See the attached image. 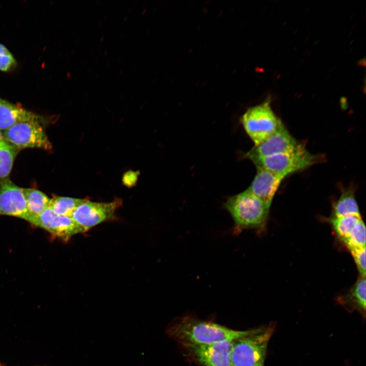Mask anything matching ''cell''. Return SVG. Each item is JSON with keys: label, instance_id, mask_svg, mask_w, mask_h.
<instances>
[{"label": "cell", "instance_id": "2e32d148", "mask_svg": "<svg viewBox=\"0 0 366 366\" xmlns=\"http://www.w3.org/2000/svg\"><path fill=\"white\" fill-rule=\"evenodd\" d=\"M360 215L354 191L351 189L343 191L334 204L332 217Z\"/></svg>", "mask_w": 366, "mask_h": 366}, {"label": "cell", "instance_id": "277c9868", "mask_svg": "<svg viewBox=\"0 0 366 366\" xmlns=\"http://www.w3.org/2000/svg\"><path fill=\"white\" fill-rule=\"evenodd\" d=\"M318 159L317 156L311 154L299 143L290 151L251 161L257 168L267 170L285 178L311 166L317 162Z\"/></svg>", "mask_w": 366, "mask_h": 366}, {"label": "cell", "instance_id": "52a82bcc", "mask_svg": "<svg viewBox=\"0 0 366 366\" xmlns=\"http://www.w3.org/2000/svg\"><path fill=\"white\" fill-rule=\"evenodd\" d=\"M121 204V200L118 199L108 203L93 202L85 200L74 209L71 217L87 231L111 219Z\"/></svg>", "mask_w": 366, "mask_h": 366}, {"label": "cell", "instance_id": "8fae6325", "mask_svg": "<svg viewBox=\"0 0 366 366\" xmlns=\"http://www.w3.org/2000/svg\"><path fill=\"white\" fill-rule=\"evenodd\" d=\"M0 215L14 216L27 221L29 217L22 188L8 178L0 182Z\"/></svg>", "mask_w": 366, "mask_h": 366}, {"label": "cell", "instance_id": "7402d4cb", "mask_svg": "<svg viewBox=\"0 0 366 366\" xmlns=\"http://www.w3.org/2000/svg\"><path fill=\"white\" fill-rule=\"evenodd\" d=\"M16 65V60L11 52L5 46L0 43V71H9Z\"/></svg>", "mask_w": 366, "mask_h": 366}, {"label": "cell", "instance_id": "6da1fadb", "mask_svg": "<svg viewBox=\"0 0 366 366\" xmlns=\"http://www.w3.org/2000/svg\"><path fill=\"white\" fill-rule=\"evenodd\" d=\"M218 323L189 316L176 319L167 329V334L185 348L233 340L247 333Z\"/></svg>", "mask_w": 366, "mask_h": 366}, {"label": "cell", "instance_id": "5bb4252c", "mask_svg": "<svg viewBox=\"0 0 366 366\" xmlns=\"http://www.w3.org/2000/svg\"><path fill=\"white\" fill-rule=\"evenodd\" d=\"M339 301L350 310H356L363 314L365 312V277L360 276L355 284Z\"/></svg>", "mask_w": 366, "mask_h": 366}, {"label": "cell", "instance_id": "3957f363", "mask_svg": "<svg viewBox=\"0 0 366 366\" xmlns=\"http://www.w3.org/2000/svg\"><path fill=\"white\" fill-rule=\"evenodd\" d=\"M272 325L249 329L232 342V366H264L267 348L272 334Z\"/></svg>", "mask_w": 366, "mask_h": 366}, {"label": "cell", "instance_id": "e0dca14e", "mask_svg": "<svg viewBox=\"0 0 366 366\" xmlns=\"http://www.w3.org/2000/svg\"><path fill=\"white\" fill-rule=\"evenodd\" d=\"M19 150L4 138L0 141V180L8 178Z\"/></svg>", "mask_w": 366, "mask_h": 366}, {"label": "cell", "instance_id": "7a4b0ae2", "mask_svg": "<svg viewBox=\"0 0 366 366\" xmlns=\"http://www.w3.org/2000/svg\"><path fill=\"white\" fill-rule=\"evenodd\" d=\"M270 207L247 190L228 197L224 203L225 208L234 221L235 235L240 234L245 229L263 227Z\"/></svg>", "mask_w": 366, "mask_h": 366}, {"label": "cell", "instance_id": "ac0fdd59", "mask_svg": "<svg viewBox=\"0 0 366 366\" xmlns=\"http://www.w3.org/2000/svg\"><path fill=\"white\" fill-rule=\"evenodd\" d=\"M361 220L360 215L331 217L330 221L333 230L343 241Z\"/></svg>", "mask_w": 366, "mask_h": 366}, {"label": "cell", "instance_id": "4fadbf2b", "mask_svg": "<svg viewBox=\"0 0 366 366\" xmlns=\"http://www.w3.org/2000/svg\"><path fill=\"white\" fill-rule=\"evenodd\" d=\"M36 114L0 98V131H6L17 123L32 118Z\"/></svg>", "mask_w": 366, "mask_h": 366}, {"label": "cell", "instance_id": "7c38bea8", "mask_svg": "<svg viewBox=\"0 0 366 366\" xmlns=\"http://www.w3.org/2000/svg\"><path fill=\"white\" fill-rule=\"evenodd\" d=\"M284 178L265 169L257 168V173L247 189L269 205Z\"/></svg>", "mask_w": 366, "mask_h": 366}, {"label": "cell", "instance_id": "ffe728a7", "mask_svg": "<svg viewBox=\"0 0 366 366\" xmlns=\"http://www.w3.org/2000/svg\"><path fill=\"white\" fill-rule=\"evenodd\" d=\"M365 227L361 220L355 227L348 236L342 241L347 248L352 247H365Z\"/></svg>", "mask_w": 366, "mask_h": 366}, {"label": "cell", "instance_id": "cb8c5ba5", "mask_svg": "<svg viewBox=\"0 0 366 366\" xmlns=\"http://www.w3.org/2000/svg\"><path fill=\"white\" fill-rule=\"evenodd\" d=\"M3 138V133H2L1 131H0V141Z\"/></svg>", "mask_w": 366, "mask_h": 366}, {"label": "cell", "instance_id": "603a6c76", "mask_svg": "<svg viewBox=\"0 0 366 366\" xmlns=\"http://www.w3.org/2000/svg\"><path fill=\"white\" fill-rule=\"evenodd\" d=\"M138 175V171H129L124 174L122 181L126 186L132 187L137 182Z\"/></svg>", "mask_w": 366, "mask_h": 366}, {"label": "cell", "instance_id": "5b68a950", "mask_svg": "<svg viewBox=\"0 0 366 366\" xmlns=\"http://www.w3.org/2000/svg\"><path fill=\"white\" fill-rule=\"evenodd\" d=\"M240 121L255 145L274 134L282 123L273 112L269 99L248 109Z\"/></svg>", "mask_w": 366, "mask_h": 366}, {"label": "cell", "instance_id": "8992f818", "mask_svg": "<svg viewBox=\"0 0 366 366\" xmlns=\"http://www.w3.org/2000/svg\"><path fill=\"white\" fill-rule=\"evenodd\" d=\"M42 119L37 114L32 118L17 123L4 131V139L19 150L38 148L51 150L52 146L44 129Z\"/></svg>", "mask_w": 366, "mask_h": 366}, {"label": "cell", "instance_id": "ba28073f", "mask_svg": "<svg viewBox=\"0 0 366 366\" xmlns=\"http://www.w3.org/2000/svg\"><path fill=\"white\" fill-rule=\"evenodd\" d=\"M32 224L48 231L65 241L72 236L86 231L69 216L57 215L47 208L39 216L31 219Z\"/></svg>", "mask_w": 366, "mask_h": 366}, {"label": "cell", "instance_id": "44dd1931", "mask_svg": "<svg viewBox=\"0 0 366 366\" xmlns=\"http://www.w3.org/2000/svg\"><path fill=\"white\" fill-rule=\"evenodd\" d=\"M347 248L353 258L360 276L365 277V247H352Z\"/></svg>", "mask_w": 366, "mask_h": 366}, {"label": "cell", "instance_id": "30bf717a", "mask_svg": "<svg viewBox=\"0 0 366 366\" xmlns=\"http://www.w3.org/2000/svg\"><path fill=\"white\" fill-rule=\"evenodd\" d=\"M232 342L226 341L185 348L191 357L202 366H232Z\"/></svg>", "mask_w": 366, "mask_h": 366}, {"label": "cell", "instance_id": "9a60e30c", "mask_svg": "<svg viewBox=\"0 0 366 366\" xmlns=\"http://www.w3.org/2000/svg\"><path fill=\"white\" fill-rule=\"evenodd\" d=\"M29 217L28 222L48 208L50 199L42 192L34 188H22Z\"/></svg>", "mask_w": 366, "mask_h": 366}, {"label": "cell", "instance_id": "9c48e42d", "mask_svg": "<svg viewBox=\"0 0 366 366\" xmlns=\"http://www.w3.org/2000/svg\"><path fill=\"white\" fill-rule=\"evenodd\" d=\"M299 143L289 133L283 123L278 130L260 144L255 145L244 155L251 161L290 151Z\"/></svg>", "mask_w": 366, "mask_h": 366}, {"label": "cell", "instance_id": "d6986e66", "mask_svg": "<svg viewBox=\"0 0 366 366\" xmlns=\"http://www.w3.org/2000/svg\"><path fill=\"white\" fill-rule=\"evenodd\" d=\"M85 200L56 196L50 199L48 208L57 215L71 217L74 209Z\"/></svg>", "mask_w": 366, "mask_h": 366}]
</instances>
